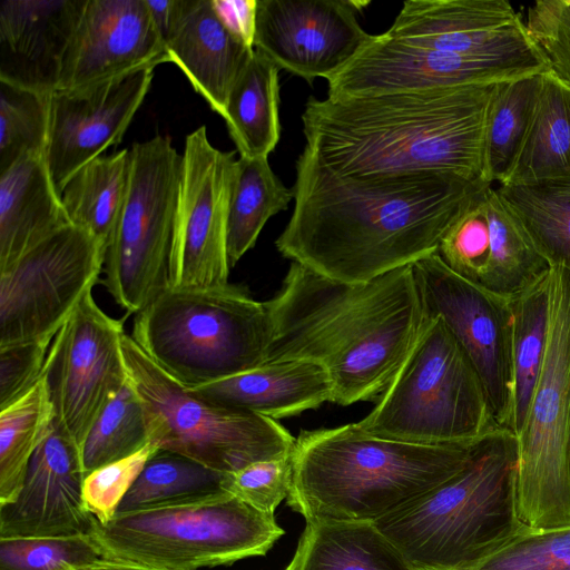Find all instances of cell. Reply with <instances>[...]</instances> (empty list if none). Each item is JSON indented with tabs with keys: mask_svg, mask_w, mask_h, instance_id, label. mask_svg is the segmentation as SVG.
Wrapping results in <instances>:
<instances>
[{
	"mask_svg": "<svg viewBox=\"0 0 570 570\" xmlns=\"http://www.w3.org/2000/svg\"><path fill=\"white\" fill-rule=\"evenodd\" d=\"M367 1L258 0L254 49L312 82L344 66L368 35L357 14Z\"/></svg>",
	"mask_w": 570,
	"mask_h": 570,
	"instance_id": "e0dca14e",
	"label": "cell"
},
{
	"mask_svg": "<svg viewBox=\"0 0 570 570\" xmlns=\"http://www.w3.org/2000/svg\"><path fill=\"white\" fill-rule=\"evenodd\" d=\"M124 321L107 315L92 289L53 337L43 375L55 420L80 448L100 412L128 380Z\"/></svg>",
	"mask_w": 570,
	"mask_h": 570,
	"instance_id": "2e32d148",
	"label": "cell"
},
{
	"mask_svg": "<svg viewBox=\"0 0 570 570\" xmlns=\"http://www.w3.org/2000/svg\"><path fill=\"white\" fill-rule=\"evenodd\" d=\"M527 30L549 71L570 88V0H539L528 9Z\"/></svg>",
	"mask_w": 570,
	"mask_h": 570,
	"instance_id": "7bdbcfd3",
	"label": "cell"
},
{
	"mask_svg": "<svg viewBox=\"0 0 570 570\" xmlns=\"http://www.w3.org/2000/svg\"><path fill=\"white\" fill-rule=\"evenodd\" d=\"M51 343L0 345V410L26 394L40 379Z\"/></svg>",
	"mask_w": 570,
	"mask_h": 570,
	"instance_id": "f6af8a7d",
	"label": "cell"
},
{
	"mask_svg": "<svg viewBox=\"0 0 570 570\" xmlns=\"http://www.w3.org/2000/svg\"><path fill=\"white\" fill-rule=\"evenodd\" d=\"M169 62L146 0H86L65 51L57 90L90 87Z\"/></svg>",
	"mask_w": 570,
	"mask_h": 570,
	"instance_id": "d6986e66",
	"label": "cell"
},
{
	"mask_svg": "<svg viewBox=\"0 0 570 570\" xmlns=\"http://www.w3.org/2000/svg\"><path fill=\"white\" fill-rule=\"evenodd\" d=\"M158 450L149 443L135 454L102 465L85 476L83 500L100 523H107L116 515L121 500Z\"/></svg>",
	"mask_w": 570,
	"mask_h": 570,
	"instance_id": "ee69618b",
	"label": "cell"
},
{
	"mask_svg": "<svg viewBox=\"0 0 570 570\" xmlns=\"http://www.w3.org/2000/svg\"><path fill=\"white\" fill-rule=\"evenodd\" d=\"M224 27L247 48L254 49L258 0H212Z\"/></svg>",
	"mask_w": 570,
	"mask_h": 570,
	"instance_id": "bcb514c9",
	"label": "cell"
},
{
	"mask_svg": "<svg viewBox=\"0 0 570 570\" xmlns=\"http://www.w3.org/2000/svg\"><path fill=\"white\" fill-rule=\"evenodd\" d=\"M425 318L441 317L483 384L498 428L511 430L512 305L455 273L438 252L412 264Z\"/></svg>",
	"mask_w": 570,
	"mask_h": 570,
	"instance_id": "9a60e30c",
	"label": "cell"
},
{
	"mask_svg": "<svg viewBox=\"0 0 570 570\" xmlns=\"http://www.w3.org/2000/svg\"><path fill=\"white\" fill-rule=\"evenodd\" d=\"M497 191L549 266L570 272V177L501 185Z\"/></svg>",
	"mask_w": 570,
	"mask_h": 570,
	"instance_id": "1f68e13d",
	"label": "cell"
},
{
	"mask_svg": "<svg viewBox=\"0 0 570 570\" xmlns=\"http://www.w3.org/2000/svg\"><path fill=\"white\" fill-rule=\"evenodd\" d=\"M163 40L169 31L177 11V0H146Z\"/></svg>",
	"mask_w": 570,
	"mask_h": 570,
	"instance_id": "7dc6e473",
	"label": "cell"
},
{
	"mask_svg": "<svg viewBox=\"0 0 570 570\" xmlns=\"http://www.w3.org/2000/svg\"><path fill=\"white\" fill-rule=\"evenodd\" d=\"M50 95L0 80V173L27 155L46 151Z\"/></svg>",
	"mask_w": 570,
	"mask_h": 570,
	"instance_id": "74e56055",
	"label": "cell"
},
{
	"mask_svg": "<svg viewBox=\"0 0 570 570\" xmlns=\"http://www.w3.org/2000/svg\"><path fill=\"white\" fill-rule=\"evenodd\" d=\"M86 0H2L0 80L41 94L58 89L62 58Z\"/></svg>",
	"mask_w": 570,
	"mask_h": 570,
	"instance_id": "7402d4cb",
	"label": "cell"
},
{
	"mask_svg": "<svg viewBox=\"0 0 570 570\" xmlns=\"http://www.w3.org/2000/svg\"><path fill=\"white\" fill-rule=\"evenodd\" d=\"M385 32L413 45L463 55L533 42L505 0H409Z\"/></svg>",
	"mask_w": 570,
	"mask_h": 570,
	"instance_id": "44dd1931",
	"label": "cell"
},
{
	"mask_svg": "<svg viewBox=\"0 0 570 570\" xmlns=\"http://www.w3.org/2000/svg\"><path fill=\"white\" fill-rule=\"evenodd\" d=\"M279 67L254 49L227 98L225 119L239 157H267L281 137Z\"/></svg>",
	"mask_w": 570,
	"mask_h": 570,
	"instance_id": "4316f807",
	"label": "cell"
},
{
	"mask_svg": "<svg viewBox=\"0 0 570 570\" xmlns=\"http://www.w3.org/2000/svg\"><path fill=\"white\" fill-rule=\"evenodd\" d=\"M511 305L513 392L510 429L517 435L522 429L547 353L551 312L550 271L512 297Z\"/></svg>",
	"mask_w": 570,
	"mask_h": 570,
	"instance_id": "f546056e",
	"label": "cell"
},
{
	"mask_svg": "<svg viewBox=\"0 0 570 570\" xmlns=\"http://www.w3.org/2000/svg\"><path fill=\"white\" fill-rule=\"evenodd\" d=\"M491 259L483 288L512 298L542 277L550 266L538 253L522 224L492 186L485 191Z\"/></svg>",
	"mask_w": 570,
	"mask_h": 570,
	"instance_id": "d6a6232c",
	"label": "cell"
},
{
	"mask_svg": "<svg viewBox=\"0 0 570 570\" xmlns=\"http://www.w3.org/2000/svg\"><path fill=\"white\" fill-rule=\"evenodd\" d=\"M149 444L141 401L129 380L92 423L81 446L85 475Z\"/></svg>",
	"mask_w": 570,
	"mask_h": 570,
	"instance_id": "8d00e7d4",
	"label": "cell"
},
{
	"mask_svg": "<svg viewBox=\"0 0 570 570\" xmlns=\"http://www.w3.org/2000/svg\"><path fill=\"white\" fill-rule=\"evenodd\" d=\"M490 187V186H488ZM485 187L448 229L438 254L460 277L483 287L491 259V235Z\"/></svg>",
	"mask_w": 570,
	"mask_h": 570,
	"instance_id": "f35d334b",
	"label": "cell"
},
{
	"mask_svg": "<svg viewBox=\"0 0 570 570\" xmlns=\"http://www.w3.org/2000/svg\"><path fill=\"white\" fill-rule=\"evenodd\" d=\"M517 472L515 434L494 429L475 441L456 474L373 524L415 570H474L528 529Z\"/></svg>",
	"mask_w": 570,
	"mask_h": 570,
	"instance_id": "5b68a950",
	"label": "cell"
},
{
	"mask_svg": "<svg viewBox=\"0 0 570 570\" xmlns=\"http://www.w3.org/2000/svg\"><path fill=\"white\" fill-rule=\"evenodd\" d=\"M164 43L168 61L223 117L230 89L254 49L224 27L212 0H177L175 20Z\"/></svg>",
	"mask_w": 570,
	"mask_h": 570,
	"instance_id": "603a6c76",
	"label": "cell"
},
{
	"mask_svg": "<svg viewBox=\"0 0 570 570\" xmlns=\"http://www.w3.org/2000/svg\"><path fill=\"white\" fill-rule=\"evenodd\" d=\"M542 75L527 76L494 86L484 130V181L491 185L495 181L502 185L505 181L528 130Z\"/></svg>",
	"mask_w": 570,
	"mask_h": 570,
	"instance_id": "e575fe53",
	"label": "cell"
},
{
	"mask_svg": "<svg viewBox=\"0 0 570 570\" xmlns=\"http://www.w3.org/2000/svg\"><path fill=\"white\" fill-rule=\"evenodd\" d=\"M475 441L386 440L362 432L355 423L303 431L292 453L293 483L286 503L306 522L374 523L456 474Z\"/></svg>",
	"mask_w": 570,
	"mask_h": 570,
	"instance_id": "277c9868",
	"label": "cell"
},
{
	"mask_svg": "<svg viewBox=\"0 0 570 570\" xmlns=\"http://www.w3.org/2000/svg\"><path fill=\"white\" fill-rule=\"evenodd\" d=\"M212 401L279 420L332 402L330 376L307 360L268 361L249 371L197 387Z\"/></svg>",
	"mask_w": 570,
	"mask_h": 570,
	"instance_id": "cb8c5ba5",
	"label": "cell"
},
{
	"mask_svg": "<svg viewBox=\"0 0 570 570\" xmlns=\"http://www.w3.org/2000/svg\"><path fill=\"white\" fill-rule=\"evenodd\" d=\"M128 380L138 394L149 443L228 473L293 452L295 438L275 420L206 399L166 373L124 334Z\"/></svg>",
	"mask_w": 570,
	"mask_h": 570,
	"instance_id": "9c48e42d",
	"label": "cell"
},
{
	"mask_svg": "<svg viewBox=\"0 0 570 570\" xmlns=\"http://www.w3.org/2000/svg\"><path fill=\"white\" fill-rule=\"evenodd\" d=\"M272 335L267 303L229 283L168 288L136 314L131 334L157 365L190 389L262 365Z\"/></svg>",
	"mask_w": 570,
	"mask_h": 570,
	"instance_id": "8992f818",
	"label": "cell"
},
{
	"mask_svg": "<svg viewBox=\"0 0 570 570\" xmlns=\"http://www.w3.org/2000/svg\"><path fill=\"white\" fill-rule=\"evenodd\" d=\"M67 570H85L83 567H70Z\"/></svg>",
	"mask_w": 570,
	"mask_h": 570,
	"instance_id": "681fc988",
	"label": "cell"
},
{
	"mask_svg": "<svg viewBox=\"0 0 570 570\" xmlns=\"http://www.w3.org/2000/svg\"><path fill=\"white\" fill-rule=\"evenodd\" d=\"M549 71L533 42L475 55L413 45L386 32L371 35L330 75L327 97H357L504 82Z\"/></svg>",
	"mask_w": 570,
	"mask_h": 570,
	"instance_id": "4fadbf2b",
	"label": "cell"
},
{
	"mask_svg": "<svg viewBox=\"0 0 570 570\" xmlns=\"http://www.w3.org/2000/svg\"><path fill=\"white\" fill-rule=\"evenodd\" d=\"M273 322L267 360L323 366L332 402H377L411 348L425 315L407 265L365 282H341L292 262L266 302Z\"/></svg>",
	"mask_w": 570,
	"mask_h": 570,
	"instance_id": "7a4b0ae2",
	"label": "cell"
},
{
	"mask_svg": "<svg viewBox=\"0 0 570 570\" xmlns=\"http://www.w3.org/2000/svg\"><path fill=\"white\" fill-rule=\"evenodd\" d=\"M294 195L273 171L267 157L237 159L227 219L230 268L254 247L267 220L287 209Z\"/></svg>",
	"mask_w": 570,
	"mask_h": 570,
	"instance_id": "4dcf8cb0",
	"label": "cell"
},
{
	"mask_svg": "<svg viewBox=\"0 0 570 570\" xmlns=\"http://www.w3.org/2000/svg\"><path fill=\"white\" fill-rule=\"evenodd\" d=\"M99 558L90 534L0 538V570H67Z\"/></svg>",
	"mask_w": 570,
	"mask_h": 570,
	"instance_id": "ab89813d",
	"label": "cell"
},
{
	"mask_svg": "<svg viewBox=\"0 0 570 570\" xmlns=\"http://www.w3.org/2000/svg\"><path fill=\"white\" fill-rule=\"evenodd\" d=\"M474 570H570V527L525 529Z\"/></svg>",
	"mask_w": 570,
	"mask_h": 570,
	"instance_id": "60d3db41",
	"label": "cell"
},
{
	"mask_svg": "<svg viewBox=\"0 0 570 570\" xmlns=\"http://www.w3.org/2000/svg\"><path fill=\"white\" fill-rule=\"evenodd\" d=\"M224 473L185 455L158 450L121 500L117 513L189 502L219 492Z\"/></svg>",
	"mask_w": 570,
	"mask_h": 570,
	"instance_id": "d590c367",
	"label": "cell"
},
{
	"mask_svg": "<svg viewBox=\"0 0 570 570\" xmlns=\"http://www.w3.org/2000/svg\"><path fill=\"white\" fill-rule=\"evenodd\" d=\"M474 85L357 97H311L304 151L347 177L453 173L482 179L494 86Z\"/></svg>",
	"mask_w": 570,
	"mask_h": 570,
	"instance_id": "3957f363",
	"label": "cell"
},
{
	"mask_svg": "<svg viewBox=\"0 0 570 570\" xmlns=\"http://www.w3.org/2000/svg\"><path fill=\"white\" fill-rule=\"evenodd\" d=\"M488 186L445 171L340 176L303 150L293 213L275 245L323 276L365 282L438 252L448 229Z\"/></svg>",
	"mask_w": 570,
	"mask_h": 570,
	"instance_id": "6da1fadb",
	"label": "cell"
},
{
	"mask_svg": "<svg viewBox=\"0 0 570 570\" xmlns=\"http://www.w3.org/2000/svg\"><path fill=\"white\" fill-rule=\"evenodd\" d=\"M292 453L224 473L220 489L253 508L274 515L276 508L287 499L292 489Z\"/></svg>",
	"mask_w": 570,
	"mask_h": 570,
	"instance_id": "b9f144b4",
	"label": "cell"
},
{
	"mask_svg": "<svg viewBox=\"0 0 570 570\" xmlns=\"http://www.w3.org/2000/svg\"><path fill=\"white\" fill-rule=\"evenodd\" d=\"M563 177H570V88L548 71L542 75L528 130L502 185Z\"/></svg>",
	"mask_w": 570,
	"mask_h": 570,
	"instance_id": "83f0119b",
	"label": "cell"
},
{
	"mask_svg": "<svg viewBox=\"0 0 570 570\" xmlns=\"http://www.w3.org/2000/svg\"><path fill=\"white\" fill-rule=\"evenodd\" d=\"M53 419L43 373L26 394L0 410V507L18 495L29 462Z\"/></svg>",
	"mask_w": 570,
	"mask_h": 570,
	"instance_id": "836d02e7",
	"label": "cell"
},
{
	"mask_svg": "<svg viewBox=\"0 0 570 570\" xmlns=\"http://www.w3.org/2000/svg\"><path fill=\"white\" fill-rule=\"evenodd\" d=\"M101 558L166 570L228 566L264 556L284 534L274 515L223 491L189 502L116 513L89 533Z\"/></svg>",
	"mask_w": 570,
	"mask_h": 570,
	"instance_id": "52a82bcc",
	"label": "cell"
},
{
	"mask_svg": "<svg viewBox=\"0 0 570 570\" xmlns=\"http://www.w3.org/2000/svg\"><path fill=\"white\" fill-rule=\"evenodd\" d=\"M82 567L85 568V570H166L136 562L106 558H99L95 562Z\"/></svg>",
	"mask_w": 570,
	"mask_h": 570,
	"instance_id": "c3c4849f",
	"label": "cell"
},
{
	"mask_svg": "<svg viewBox=\"0 0 570 570\" xmlns=\"http://www.w3.org/2000/svg\"><path fill=\"white\" fill-rule=\"evenodd\" d=\"M355 424L420 444L472 442L498 429L475 367L441 317L425 318L393 381Z\"/></svg>",
	"mask_w": 570,
	"mask_h": 570,
	"instance_id": "ba28073f",
	"label": "cell"
},
{
	"mask_svg": "<svg viewBox=\"0 0 570 570\" xmlns=\"http://www.w3.org/2000/svg\"><path fill=\"white\" fill-rule=\"evenodd\" d=\"M69 224L45 153L0 173V268Z\"/></svg>",
	"mask_w": 570,
	"mask_h": 570,
	"instance_id": "d4e9b609",
	"label": "cell"
},
{
	"mask_svg": "<svg viewBox=\"0 0 570 570\" xmlns=\"http://www.w3.org/2000/svg\"><path fill=\"white\" fill-rule=\"evenodd\" d=\"M106 248L69 224L0 268V345L51 343L100 282Z\"/></svg>",
	"mask_w": 570,
	"mask_h": 570,
	"instance_id": "7c38bea8",
	"label": "cell"
},
{
	"mask_svg": "<svg viewBox=\"0 0 570 570\" xmlns=\"http://www.w3.org/2000/svg\"><path fill=\"white\" fill-rule=\"evenodd\" d=\"M284 570H415L370 522H306Z\"/></svg>",
	"mask_w": 570,
	"mask_h": 570,
	"instance_id": "484cf974",
	"label": "cell"
},
{
	"mask_svg": "<svg viewBox=\"0 0 570 570\" xmlns=\"http://www.w3.org/2000/svg\"><path fill=\"white\" fill-rule=\"evenodd\" d=\"M181 154L167 136L135 142L120 214L108 242L100 283L128 313L169 288Z\"/></svg>",
	"mask_w": 570,
	"mask_h": 570,
	"instance_id": "8fae6325",
	"label": "cell"
},
{
	"mask_svg": "<svg viewBox=\"0 0 570 570\" xmlns=\"http://www.w3.org/2000/svg\"><path fill=\"white\" fill-rule=\"evenodd\" d=\"M154 69L146 67L90 87L50 95L45 157L59 194L83 165L121 141L149 91Z\"/></svg>",
	"mask_w": 570,
	"mask_h": 570,
	"instance_id": "ac0fdd59",
	"label": "cell"
},
{
	"mask_svg": "<svg viewBox=\"0 0 570 570\" xmlns=\"http://www.w3.org/2000/svg\"><path fill=\"white\" fill-rule=\"evenodd\" d=\"M130 149L101 155L83 165L63 186L60 197L72 225L107 248L126 198Z\"/></svg>",
	"mask_w": 570,
	"mask_h": 570,
	"instance_id": "f1b7e54d",
	"label": "cell"
},
{
	"mask_svg": "<svg viewBox=\"0 0 570 570\" xmlns=\"http://www.w3.org/2000/svg\"><path fill=\"white\" fill-rule=\"evenodd\" d=\"M80 448L53 419L16 499L0 507V538L89 534Z\"/></svg>",
	"mask_w": 570,
	"mask_h": 570,
	"instance_id": "ffe728a7",
	"label": "cell"
},
{
	"mask_svg": "<svg viewBox=\"0 0 570 570\" xmlns=\"http://www.w3.org/2000/svg\"><path fill=\"white\" fill-rule=\"evenodd\" d=\"M543 366L518 442L517 500L531 530L570 527V272L550 268Z\"/></svg>",
	"mask_w": 570,
	"mask_h": 570,
	"instance_id": "30bf717a",
	"label": "cell"
},
{
	"mask_svg": "<svg viewBox=\"0 0 570 570\" xmlns=\"http://www.w3.org/2000/svg\"><path fill=\"white\" fill-rule=\"evenodd\" d=\"M169 266L170 289L228 284L227 219L236 161L214 147L207 128L186 136Z\"/></svg>",
	"mask_w": 570,
	"mask_h": 570,
	"instance_id": "5bb4252c",
	"label": "cell"
}]
</instances>
